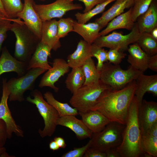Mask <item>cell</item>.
Segmentation results:
<instances>
[{"instance_id":"cell-1","label":"cell","mask_w":157,"mask_h":157,"mask_svg":"<svg viewBox=\"0 0 157 157\" xmlns=\"http://www.w3.org/2000/svg\"><path fill=\"white\" fill-rule=\"evenodd\" d=\"M136 87L135 80L119 90H106L90 110L100 112L111 122L125 125Z\"/></svg>"},{"instance_id":"cell-2","label":"cell","mask_w":157,"mask_h":157,"mask_svg":"<svg viewBox=\"0 0 157 157\" xmlns=\"http://www.w3.org/2000/svg\"><path fill=\"white\" fill-rule=\"evenodd\" d=\"M138 103L134 97L131 103L122 141L116 148L121 157L144 156L141 145V133L138 118Z\"/></svg>"},{"instance_id":"cell-3","label":"cell","mask_w":157,"mask_h":157,"mask_svg":"<svg viewBox=\"0 0 157 157\" xmlns=\"http://www.w3.org/2000/svg\"><path fill=\"white\" fill-rule=\"evenodd\" d=\"M10 30L14 33L16 38L14 57L28 63L40 40L18 18L13 22Z\"/></svg>"},{"instance_id":"cell-4","label":"cell","mask_w":157,"mask_h":157,"mask_svg":"<svg viewBox=\"0 0 157 157\" xmlns=\"http://www.w3.org/2000/svg\"><path fill=\"white\" fill-rule=\"evenodd\" d=\"M99 72L100 80L113 90L124 88L143 73L130 65L124 70L119 65H115L108 62L104 63Z\"/></svg>"},{"instance_id":"cell-5","label":"cell","mask_w":157,"mask_h":157,"mask_svg":"<svg viewBox=\"0 0 157 157\" xmlns=\"http://www.w3.org/2000/svg\"><path fill=\"white\" fill-rule=\"evenodd\" d=\"M31 95L26 98L28 102L36 105L38 110L44 120V126L43 129H39V133L42 138L51 137L55 132L57 125V122L60 117L56 109L44 99L41 92L38 89L32 90Z\"/></svg>"},{"instance_id":"cell-6","label":"cell","mask_w":157,"mask_h":157,"mask_svg":"<svg viewBox=\"0 0 157 157\" xmlns=\"http://www.w3.org/2000/svg\"><path fill=\"white\" fill-rule=\"evenodd\" d=\"M110 88L100 80L91 85H83L73 94L69 103L78 111L90 110L103 92Z\"/></svg>"},{"instance_id":"cell-7","label":"cell","mask_w":157,"mask_h":157,"mask_svg":"<svg viewBox=\"0 0 157 157\" xmlns=\"http://www.w3.org/2000/svg\"><path fill=\"white\" fill-rule=\"evenodd\" d=\"M125 127V125L111 122L101 131L92 133L91 147L105 152L117 148L122 142Z\"/></svg>"},{"instance_id":"cell-8","label":"cell","mask_w":157,"mask_h":157,"mask_svg":"<svg viewBox=\"0 0 157 157\" xmlns=\"http://www.w3.org/2000/svg\"><path fill=\"white\" fill-rule=\"evenodd\" d=\"M47 70L40 68H33L28 70L22 76L10 78L7 82L10 92L9 101L19 102L24 101V92L28 90H33L36 79Z\"/></svg>"},{"instance_id":"cell-9","label":"cell","mask_w":157,"mask_h":157,"mask_svg":"<svg viewBox=\"0 0 157 157\" xmlns=\"http://www.w3.org/2000/svg\"><path fill=\"white\" fill-rule=\"evenodd\" d=\"M34 8L42 22L56 18L60 19L68 11L83 9L82 5L71 0H56L47 4L33 3Z\"/></svg>"},{"instance_id":"cell-10","label":"cell","mask_w":157,"mask_h":157,"mask_svg":"<svg viewBox=\"0 0 157 157\" xmlns=\"http://www.w3.org/2000/svg\"><path fill=\"white\" fill-rule=\"evenodd\" d=\"M140 34L135 23L130 32L127 34L113 31L110 34L100 36L93 43L102 48H118L119 51L124 52L127 50L130 44L137 42Z\"/></svg>"},{"instance_id":"cell-11","label":"cell","mask_w":157,"mask_h":157,"mask_svg":"<svg viewBox=\"0 0 157 157\" xmlns=\"http://www.w3.org/2000/svg\"><path fill=\"white\" fill-rule=\"evenodd\" d=\"M6 78L2 81V94L0 102V119L5 122L6 127L8 138L10 139L14 133L17 136L23 137L24 133L20 127L15 122L8 106V100L10 94Z\"/></svg>"},{"instance_id":"cell-12","label":"cell","mask_w":157,"mask_h":157,"mask_svg":"<svg viewBox=\"0 0 157 157\" xmlns=\"http://www.w3.org/2000/svg\"><path fill=\"white\" fill-rule=\"evenodd\" d=\"M69 68L67 61L63 59H54L51 68L46 71L42 77L39 87L42 88L48 87L53 89L55 92H57L59 88L55 86V84L61 76L69 72Z\"/></svg>"},{"instance_id":"cell-13","label":"cell","mask_w":157,"mask_h":157,"mask_svg":"<svg viewBox=\"0 0 157 157\" xmlns=\"http://www.w3.org/2000/svg\"><path fill=\"white\" fill-rule=\"evenodd\" d=\"M138 118L141 135L146 133L157 123V103L143 99L138 106Z\"/></svg>"},{"instance_id":"cell-14","label":"cell","mask_w":157,"mask_h":157,"mask_svg":"<svg viewBox=\"0 0 157 157\" xmlns=\"http://www.w3.org/2000/svg\"><path fill=\"white\" fill-rule=\"evenodd\" d=\"M24 7L17 18L23 20L25 25L41 40L42 21L34 10L33 0H24Z\"/></svg>"},{"instance_id":"cell-15","label":"cell","mask_w":157,"mask_h":157,"mask_svg":"<svg viewBox=\"0 0 157 157\" xmlns=\"http://www.w3.org/2000/svg\"><path fill=\"white\" fill-rule=\"evenodd\" d=\"M0 56V76L3 74L14 72L17 77L24 74L28 71V63L19 61L10 53L6 47L2 48Z\"/></svg>"},{"instance_id":"cell-16","label":"cell","mask_w":157,"mask_h":157,"mask_svg":"<svg viewBox=\"0 0 157 157\" xmlns=\"http://www.w3.org/2000/svg\"><path fill=\"white\" fill-rule=\"evenodd\" d=\"M135 80V96L140 105L143 100V96L146 92L151 93L154 96H157V75H151L140 74Z\"/></svg>"},{"instance_id":"cell-17","label":"cell","mask_w":157,"mask_h":157,"mask_svg":"<svg viewBox=\"0 0 157 157\" xmlns=\"http://www.w3.org/2000/svg\"><path fill=\"white\" fill-rule=\"evenodd\" d=\"M78 113L83 122L92 133L101 131L111 122L103 114L97 111H78Z\"/></svg>"},{"instance_id":"cell-18","label":"cell","mask_w":157,"mask_h":157,"mask_svg":"<svg viewBox=\"0 0 157 157\" xmlns=\"http://www.w3.org/2000/svg\"><path fill=\"white\" fill-rule=\"evenodd\" d=\"M57 125L66 127L75 134L79 140L87 138H91L92 133L85 124L82 120H80L73 115H67L60 117L57 122Z\"/></svg>"},{"instance_id":"cell-19","label":"cell","mask_w":157,"mask_h":157,"mask_svg":"<svg viewBox=\"0 0 157 157\" xmlns=\"http://www.w3.org/2000/svg\"><path fill=\"white\" fill-rule=\"evenodd\" d=\"M57 21L55 19L42 22L40 41L54 51L61 46L58 37Z\"/></svg>"},{"instance_id":"cell-20","label":"cell","mask_w":157,"mask_h":157,"mask_svg":"<svg viewBox=\"0 0 157 157\" xmlns=\"http://www.w3.org/2000/svg\"><path fill=\"white\" fill-rule=\"evenodd\" d=\"M127 50L129 53L127 61L130 65L143 73L145 71L148 69L150 56L144 51L136 42L130 44Z\"/></svg>"},{"instance_id":"cell-21","label":"cell","mask_w":157,"mask_h":157,"mask_svg":"<svg viewBox=\"0 0 157 157\" xmlns=\"http://www.w3.org/2000/svg\"><path fill=\"white\" fill-rule=\"evenodd\" d=\"M51 49L40 41L27 64V70L40 68L48 70L51 66L49 64L48 57H51Z\"/></svg>"},{"instance_id":"cell-22","label":"cell","mask_w":157,"mask_h":157,"mask_svg":"<svg viewBox=\"0 0 157 157\" xmlns=\"http://www.w3.org/2000/svg\"><path fill=\"white\" fill-rule=\"evenodd\" d=\"M115 1L109 9L95 21L99 24L101 29L113 18L123 13L125 9L132 7L134 0H116Z\"/></svg>"},{"instance_id":"cell-23","label":"cell","mask_w":157,"mask_h":157,"mask_svg":"<svg viewBox=\"0 0 157 157\" xmlns=\"http://www.w3.org/2000/svg\"><path fill=\"white\" fill-rule=\"evenodd\" d=\"M91 44L81 40L78 43L76 49L67 57V63L72 68L81 67L89 58L92 57Z\"/></svg>"},{"instance_id":"cell-24","label":"cell","mask_w":157,"mask_h":157,"mask_svg":"<svg viewBox=\"0 0 157 157\" xmlns=\"http://www.w3.org/2000/svg\"><path fill=\"white\" fill-rule=\"evenodd\" d=\"M153 1L148 9L138 18L136 23L140 33H150L157 27V5Z\"/></svg>"},{"instance_id":"cell-25","label":"cell","mask_w":157,"mask_h":157,"mask_svg":"<svg viewBox=\"0 0 157 157\" xmlns=\"http://www.w3.org/2000/svg\"><path fill=\"white\" fill-rule=\"evenodd\" d=\"M131 7L126 12L117 16L107 24L106 28L99 33L100 36L108 34L116 30L124 29L131 30L135 23L133 20L131 15Z\"/></svg>"},{"instance_id":"cell-26","label":"cell","mask_w":157,"mask_h":157,"mask_svg":"<svg viewBox=\"0 0 157 157\" xmlns=\"http://www.w3.org/2000/svg\"><path fill=\"white\" fill-rule=\"evenodd\" d=\"M101 29L96 22L81 24L74 20L73 32L81 35L83 40L90 44L93 43L100 36L99 33Z\"/></svg>"},{"instance_id":"cell-27","label":"cell","mask_w":157,"mask_h":157,"mask_svg":"<svg viewBox=\"0 0 157 157\" xmlns=\"http://www.w3.org/2000/svg\"><path fill=\"white\" fill-rule=\"evenodd\" d=\"M85 81V77L81 67L72 68L65 83L66 88L73 94L83 85Z\"/></svg>"},{"instance_id":"cell-28","label":"cell","mask_w":157,"mask_h":157,"mask_svg":"<svg viewBox=\"0 0 157 157\" xmlns=\"http://www.w3.org/2000/svg\"><path fill=\"white\" fill-rule=\"evenodd\" d=\"M44 96L46 101L57 111L60 117L67 115L76 116L78 115V111L76 108L70 106L67 103L58 101L55 99L51 92L47 91L44 94Z\"/></svg>"},{"instance_id":"cell-29","label":"cell","mask_w":157,"mask_h":157,"mask_svg":"<svg viewBox=\"0 0 157 157\" xmlns=\"http://www.w3.org/2000/svg\"><path fill=\"white\" fill-rule=\"evenodd\" d=\"M142 49L149 56L157 53V40L150 33H141L136 42Z\"/></svg>"},{"instance_id":"cell-30","label":"cell","mask_w":157,"mask_h":157,"mask_svg":"<svg viewBox=\"0 0 157 157\" xmlns=\"http://www.w3.org/2000/svg\"><path fill=\"white\" fill-rule=\"evenodd\" d=\"M85 77L83 85H89L100 80V72L97 69L92 57L89 58L81 67Z\"/></svg>"},{"instance_id":"cell-31","label":"cell","mask_w":157,"mask_h":157,"mask_svg":"<svg viewBox=\"0 0 157 157\" xmlns=\"http://www.w3.org/2000/svg\"><path fill=\"white\" fill-rule=\"evenodd\" d=\"M115 0H107L102 3L97 5L95 7L86 13H77L74 16L77 22L79 23H86L94 16L103 12L108 5Z\"/></svg>"},{"instance_id":"cell-32","label":"cell","mask_w":157,"mask_h":157,"mask_svg":"<svg viewBox=\"0 0 157 157\" xmlns=\"http://www.w3.org/2000/svg\"><path fill=\"white\" fill-rule=\"evenodd\" d=\"M141 145L144 153L150 157H157V136L147 133L141 135Z\"/></svg>"},{"instance_id":"cell-33","label":"cell","mask_w":157,"mask_h":157,"mask_svg":"<svg viewBox=\"0 0 157 157\" xmlns=\"http://www.w3.org/2000/svg\"><path fill=\"white\" fill-rule=\"evenodd\" d=\"M7 17L10 18L17 17V14L24 7V3L21 0H1Z\"/></svg>"},{"instance_id":"cell-34","label":"cell","mask_w":157,"mask_h":157,"mask_svg":"<svg viewBox=\"0 0 157 157\" xmlns=\"http://www.w3.org/2000/svg\"><path fill=\"white\" fill-rule=\"evenodd\" d=\"M154 0H134L131 7V15L133 20L136 22L138 18L149 8L152 2Z\"/></svg>"},{"instance_id":"cell-35","label":"cell","mask_w":157,"mask_h":157,"mask_svg":"<svg viewBox=\"0 0 157 157\" xmlns=\"http://www.w3.org/2000/svg\"><path fill=\"white\" fill-rule=\"evenodd\" d=\"M74 21L71 17L62 18L57 21V35L59 39L64 38L69 33L73 32Z\"/></svg>"},{"instance_id":"cell-36","label":"cell","mask_w":157,"mask_h":157,"mask_svg":"<svg viewBox=\"0 0 157 157\" xmlns=\"http://www.w3.org/2000/svg\"><path fill=\"white\" fill-rule=\"evenodd\" d=\"M91 51L92 57H95L97 60L96 67L98 71H100L104 63L107 62V51L103 48L92 43L91 44Z\"/></svg>"},{"instance_id":"cell-37","label":"cell","mask_w":157,"mask_h":157,"mask_svg":"<svg viewBox=\"0 0 157 157\" xmlns=\"http://www.w3.org/2000/svg\"><path fill=\"white\" fill-rule=\"evenodd\" d=\"M126 54L119 49H110L107 52V58L109 62L115 65H119Z\"/></svg>"},{"instance_id":"cell-38","label":"cell","mask_w":157,"mask_h":157,"mask_svg":"<svg viewBox=\"0 0 157 157\" xmlns=\"http://www.w3.org/2000/svg\"><path fill=\"white\" fill-rule=\"evenodd\" d=\"M15 18H9L0 21V54L2 44L7 37V32L11 28V22H13Z\"/></svg>"},{"instance_id":"cell-39","label":"cell","mask_w":157,"mask_h":157,"mask_svg":"<svg viewBox=\"0 0 157 157\" xmlns=\"http://www.w3.org/2000/svg\"><path fill=\"white\" fill-rule=\"evenodd\" d=\"M91 139L85 145L79 148H74L73 150L69 151L63 154L62 157H82L87 150L91 146Z\"/></svg>"},{"instance_id":"cell-40","label":"cell","mask_w":157,"mask_h":157,"mask_svg":"<svg viewBox=\"0 0 157 157\" xmlns=\"http://www.w3.org/2000/svg\"><path fill=\"white\" fill-rule=\"evenodd\" d=\"M8 138L6 124L0 119V148L4 147Z\"/></svg>"},{"instance_id":"cell-41","label":"cell","mask_w":157,"mask_h":157,"mask_svg":"<svg viewBox=\"0 0 157 157\" xmlns=\"http://www.w3.org/2000/svg\"><path fill=\"white\" fill-rule=\"evenodd\" d=\"M72 1L77 0L83 2L85 5V9L83 13H86L96 6L97 5L107 0H71Z\"/></svg>"},{"instance_id":"cell-42","label":"cell","mask_w":157,"mask_h":157,"mask_svg":"<svg viewBox=\"0 0 157 157\" xmlns=\"http://www.w3.org/2000/svg\"><path fill=\"white\" fill-rule=\"evenodd\" d=\"M83 157H106V155L105 152L90 147L87 150Z\"/></svg>"},{"instance_id":"cell-43","label":"cell","mask_w":157,"mask_h":157,"mask_svg":"<svg viewBox=\"0 0 157 157\" xmlns=\"http://www.w3.org/2000/svg\"><path fill=\"white\" fill-rule=\"evenodd\" d=\"M148 68L155 72H157V54L150 56L148 64Z\"/></svg>"},{"instance_id":"cell-44","label":"cell","mask_w":157,"mask_h":157,"mask_svg":"<svg viewBox=\"0 0 157 157\" xmlns=\"http://www.w3.org/2000/svg\"><path fill=\"white\" fill-rule=\"evenodd\" d=\"M106 157H121L116 148L109 149L105 152Z\"/></svg>"},{"instance_id":"cell-45","label":"cell","mask_w":157,"mask_h":157,"mask_svg":"<svg viewBox=\"0 0 157 157\" xmlns=\"http://www.w3.org/2000/svg\"><path fill=\"white\" fill-rule=\"evenodd\" d=\"M53 140L56 142L59 147L61 148L65 149L67 146L64 139L61 137H55Z\"/></svg>"},{"instance_id":"cell-46","label":"cell","mask_w":157,"mask_h":157,"mask_svg":"<svg viewBox=\"0 0 157 157\" xmlns=\"http://www.w3.org/2000/svg\"><path fill=\"white\" fill-rule=\"evenodd\" d=\"M49 145L50 149L53 151L58 150L60 148L57 143L54 140H51Z\"/></svg>"},{"instance_id":"cell-47","label":"cell","mask_w":157,"mask_h":157,"mask_svg":"<svg viewBox=\"0 0 157 157\" xmlns=\"http://www.w3.org/2000/svg\"><path fill=\"white\" fill-rule=\"evenodd\" d=\"M150 33L155 39L157 40V27L153 29Z\"/></svg>"},{"instance_id":"cell-48","label":"cell","mask_w":157,"mask_h":157,"mask_svg":"<svg viewBox=\"0 0 157 157\" xmlns=\"http://www.w3.org/2000/svg\"><path fill=\"white\" fill-rule=\"evenodd\" d=\"M0 11L6 17H8L4 10L1 0H0ZM9 18V17H8Z\"/></svg>"},{"instance_id":"cell-49","label":"cell","mask_w":157,"mask_h":157,"mask_svg":"<svg viewBox=\"0 0 157 157\" xmlns=\"http://www.w3.org/2000/svg\"><path fill=\"white\" fill-rule=\"evenodd\" d=\"M9 18L5 16L0 11V21L4 19H7Z\"/></svg>"},{"instance_id":"cell-50","label":"cell","mask_w":157,"mask_h":157,"mask_svg":"<svg viewBox=\"0 0 157 157\" xmlns=\"http://www.w3.org/2000/svg\"><path fill=\"white\" fill-rule=\"evenodd\" d=\"M6 149L4 147L0 148V157H1L3 153L6 152Z\"/></svg>"},{"instance_id":"cell-51","label":"cell","mask_w":157,"mask_h":157,"mask_svg":"<svg viewBox=\"0 0 157 157\" xmlns=\"http://www.w3.org/2000/svg\"><path fill=\"white\" fill-rule=\"evenodd\" d=\"M37 0L40 1H46V0Z\"/></svg>"}]
</instances>
